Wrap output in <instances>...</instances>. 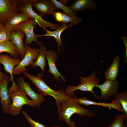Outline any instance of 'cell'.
Here are the masks:
<instances>
[{
	"instance_id": "23",
	"label": "cell",
	"mask_w": 127,
	"mask_h": 127,
	"mask_svg": "<svg viewBox=\"0 0 127 127\" xmlns=\"http://www.w3.org/2000/svg\"><path fill=\"white\" fill-rule=\"evenodd\" d=\"M3 52L9 53L14 58H17L20 56L18 50L10 40L0 43V54Z\"/></svg>"
},
{
	"instance_id": "15",
	"label": "cell",
	"mask_w": 127,
	"mask_h": 127,
	"mask_svg": "<svg viewBox=\"0 0 127 127\" xmlns=\"http://www.w3.org/2000/svg\"><path fill=\"white\" fill-rule=\"evenodd\" d=\"M78 102L79 104L86 106L90 105L100 106L107 107L111 110V108H113L119 112H124L119 101L115 99L112 100L110 103H97L88 100L85 96H84L79 98Z\"/></svg>"
},
{
	"instance_id": "16",
	"label": "cell",
	"mask_w": 127,
	"mask_h": 127,
	"mask_svg": "<svg viewBox=\"0 0 127 127\" xmlns=\"http://www.w3.org/2000/svg\"><path fill=\"white\" fill-rule=\"evenodd\" d=\"M67 24L62 23L60 26L56 30L51 31L46 29V34L44 35H39L36 34L37 37L44 36H51L54 37L58 45V51L59 52L61 51V48L63 49V45L61 40V35L62 32L67 28L71 27L73 25L70 23L68 25Z\"/></svg>"
},
{
	"instance_id": "32",
	"label": "cell",
	"mask_w": 127,
	"mask_h": 127,
	"mask_svg": "<svg viewBox=\"0 0 127 127\" xmlns=\"http://www.w3.org/2000/svg\"><path fill=\"white\" fill-rule=\"evenodd\" d=\"M71 127H76L75 123L71 121Z\"/></svg>"
},
{
	"instance_id": "11",
	"label": "cell",
	"mask_w": 127,
	"mask_h": 127,
	"mask_svg": "<svg viewBox=\"0 0 127 127\" xmlns=\"http://www.w3.org/2000/svg\"><path fill=\"white\" fill-rule=\"evenodd\" d=\"M31 4L42 17L46 15H53L57 9L52 0H35Z\"/></svg>"
},
{
	"instance_id": "28",
	"label": "cell",
	"mask_w": 127,
	"mask_h": 127,
	"mask_svg": "<svg viewBox=\"0 0 127 127\" xmlns=\"http://www.w3.org/2000/svg\"><path fill=\"white\" fill-rule=\"evenodd\" d=\"M22 112L31 127H46L41 123L32 119L25 111H23Z\"/></svg>"
},
{
	"instance_id": "27",
	"label": "cell",
	"mask_w": 127,
	"mask_h": 127,
	"mask_svg": "<svg viewBox=\"0 0 127 127\" xmlns=\"http://www.w3.org/2000/svg\"><path fill=\"white\" fill-rule=\"evenodd\" d=\"M11 31L8 27L4 25L0 32V43L10 40Z\"/></svg>"
},
{
	"instance_id": "5",
	"label": "cell",
	"mask_w": 127,
	"mask_h": 127,
	"mask_svg": "<svg viewBox=\"0 0 127 127\" xmlns=\"http://www.w3.org/2000/svg\"><path fill=\"white\" fill-rule=\"evenodd\" d=\"M24 46L25 55L22 60L14 68L13 75H19L23 72H27L28 70L26 67L31 65L36 61L40 52V49L34 47L31 48L28 44Z\"/></svg>"
},
{
	"instance_id": "14",
	"label": "cell",
	"mask_w": 127,
	"mask_h": 127,
	"mask_svg": "<svg viewBox=\"0 0 127 127\" xmlns=\"http://www.w3.org/2000/svg\"><path fill=\"white\" fill-rule=\"evenodd\" d=\"M11 56L8 55L0 54V64L3 65L6 72L10 74L11 77L9 79V82L12 81V85H15L16 84L14 80L13 71L15 67L18 65L21 60L18 58L13 59Z\"/></svg>"
},
{
	"instance_id": "31",
	"label": "cell",
	"mask_w": 127,
	"mask_h": 127,
	"mask_svg": "<svg viewBox=\"0 0 127 127\" xmlns=\"http://www.w3.org/2000/svg\"><path fill=\"white\" fill-rule=\"evenodd\" d=\"M68 1V0H59V1L62 4L65 5Z\"/></svg>"
},
{
	"instance_id": "26",
	"label": "cell",
	"mask_w": 127,
	"mask_h": 127,
	"mask_svg": "<svg viewBox=\"0 0 127 127\" xmlns=\"http://www.w3.org/2000/svg\"><path fill=\"white\" fill-rule=\"evenodd\" d=\"M127 119L125 114H118L115 116L113 122L107 127H123V121Z\"/></svg>"
},
{
	"instance_id": "18",
	"label": "cell",
	"mask_w": 127,
	"mask_h": 127,
	"mask_svg": "<svg viewBox=\"0 0 127 127\" xmlns=\"http://www.w3.org/2000/svg\"><path fill=\"white\" fill-rule=\"evenodd\" d=\"M53 15L56 21L58 23L67 24L70 23L73 25L77 26L82 21L81 19L77 18L76 16H69L63 12H56Z\"/></svg>"
},
{
	"instance_id": "10",
	"label": "cell",
	"mask_w": 127,
	"mask_h": 127,
	"mask_svg": "<svg viewBox=\"0 0 127 127\" xmlns=\"http://www.w3.org/2000/svg\"><path fill=\"white\" fill-rule=\"evenodd\" d=\"M95 87L99 88L101 91L100 99L107 100L117 93L119 84L116 80H106L103 84H97Z\"/></svg>"
},
{
	"instance_id": "9",
	"label": "cell",
	"mask_w": 127,
	"mask_h": 127,
	"mask_svg": "<svg viewBox=\"0 0 127 127\" xmlns=\"http://www.w3.org/2000/svg\"><path fill=\"white\" fill-rule=\"evenodd\" d=\"M17 82L20 89L31 98L36 106L39 107L41 103L46 101V99L43 95L36 93L32 89L30 84L25 82L22 76L18 78Z\"/></svg>"
},
{
	"instance_id": "29",
	"label": "cell",
	"mask_w": 127,
	"mask_h": 127,
	"mask_svg": "<svg viewBox=\"0 0 127 127\" xmlns=\"http://www.w3.org/2000/svg\"><path fill=\"white\" fill-rule=\"evenodd\" d=\"M8 79L9 77L7 74L2 73L0 70V83Z\"/></svg>"
},
{
	"instance_id": "21",
	"label": "cell",
	"mask_w": 127,
	"mask_h": 127,
	"mask_svg": "<svg viewBox=\"0 0 127 127\" xmlns=\"http://www.w3.org/2000/svg\"><path fill=\"white\" fill-rule=\"evenodd\" d=\"M119 57L116 56L110 66L105 73V78L106 80H116L119 74Z\"/></svg>"
},
{
	"instance_id": "19",
	"label": "cell",
	"mask_w": 127,
	"mask_h": 127,
	"mask_svg": "<svg viewBox=\"0 0 127 127\" xmlns=\"http://www.w3.org/2000/svg\"><path fill=\"white\" fill-rule=\"evenodd\" d=\"M96 5L92 0H77L70 6L73 10L77 12L83 11L87 8L90 10L95 9Z\"/></svg>"
},
{
	"instance_id": "7",
	"label": "cell",
	"mask_w": 127,
	"mask_h": 127,
	"mask_svg": "<svg viewBox=\"0 0 127 127\" xmlns=\"http://www.w3.org/2000/svg\"><path fill=\"white\" fill-rule=\"evenodd\" d=\"M37 24V22L35 20L30 18L26 21L15 27L12 31L19 30H21L24 33L26 36V40L24 44V45L28 44L30 45L32 42L34 41L40 46L42 45V43L37 41V37L33 31L34 28Z\"/></svg>"
},
{
	"instance_id": "24",
	"label": "cell",
	"mask_w": 127,
	"mask_h": 127,
	"mask_svg": "<svg viewBox=\"0 0 127 127\" xmlns=\"http://www.w3.org/2000/svg\"><path fill=\"white\" fill-rule=\"evenodd\" d=\"M113 98L118 100L127 117V91H123L119 93L112 96Z\"/></svg>"
},
{
	"instance_id": "35",
	"label": "cell",
	"mask_w": 127,
	"mask_h": 127,
	"mask_svg": "<svg viewBox=\"0 0 127 127\" xmlns=\"http://www.w3.org/2000/svg\"><path fill=\"white\" fill-rule=\"evenodd\" d=\"M50 127H61L60 126H51Z\"/></svg>"
},
{
	"instance_id": "22",
	"label": "cell",
	"mask_w": 127,
	"mask_h": 127,
	"mask_svg": "<svg viewBox=\"0 0 127 127\" xmlns=\"http://www.w3.org/2000/svg\"><path fill=\"white\" fill-rule=\"evenodd\" d=\"M40 52L35 61L31 65V67L36 69L38 67H40L42 70L41 74L43 75L44 71V68L46 65L45 58L46 57L47 50L46 48L42 45L40 46Z\"/></svg>"
},
{
	"instance_id": "6",
	"label": "cell",
	"mask_w": 127,
	"mask_h": 127,
	"mask_svg": "<svg viewBox=\"0 0 127 127\" xmlns=\"http://www.w3.org/2000/svg\"><path fill=\"white\" fill-rule=\"evenodd\" d=\"M35 1L30 0L23 4L20 8V10L27 14L30 18L35 20L44 30L48 27L52 29L56 30L60 26L59 24H53L45 20L33 10L31 4Z\"/></svg>"
},
{
	"instance_id": "3",
	"label": "cell",
	"mask_w": 127,
	"mask_h": 127,
	"mask_svg": "<svg viewBox=\"0 0 127 127\" xmlns=\"http://www.w3.org/2000/svg\"><path fill=\"white\" fill-rule=\"evenodd\" d=\"M8 91L12 100L9 114L12 115H19L23 106L25 105H28L32 107L36 106L34 102L27 98L25 93L20 89L19 87L12 90H8Z\"/></svg>"
},
{
	"instance_id": "12",
	"label": "cell",
	"mask_w": 127,
	"mask_h": 127,
	"mask_svg": "<svg viewBox=\"0 0 127 127\" xmlns=\"http://www.w3.org/2000/svg\"><path fill=\"white\" fill-rule=\"evenodd\" d=\"M46 58L49 67L48 72L53 75L54 79L56 80L60 81V77L65 82L66 80L64 77L59 71L56 64V62L58 58L57 52L52 50L47 51Z\"/></svg>"
},
{
	"instance_id": "30",
	"label": "cell",
	"mask_w": 127,
	"mask_h": 127,
	"mask_svg": "<svg viewBox=\"0 0 127 127\" xmlns=\"http://www.w3.org/2000/svg\"><path fill=\"white\" fill-rule=\"evenodd\" d=\"M121 38L122 39L123 41V43L126 46V49L125 52H127V38L125 36L121 37Z\"/></svg>"
},
{
	"instance_id": "17",
	"label": "cell",
	"mask_w": 127,
	"mask_h": 127,
	"mask_svg": "<svg viewBox=\"0 0 127 127\" xmlns=\"http://www.w3.org/2000/svg\"><path fill=\"white\" fill-rule=\"evenodd\" d=\"M25 35L24 33L20 30H15L11 32L10 40L18 50L22 59L25 54L24 45L23 43Z\"/></svg>"
},
{
	"instance_id": "2",
	"label": "cell",
	"mask_w": 127,
	"mask_h": 127,
	"mask_svg": "<svg viewBox=\"0 0 127 127\" xmlns=\"http://www.w3.org/2000/svg\"><path fill=\"white\" fill-rule=\"evenodd\" d=\"M22 73L34 85L40 94L43 96L48 95L52 97L55 99L56 104L68 96L63 90L55 91L51 89L44 81L42 78L43 75L38 73L37 76H34L26 72Z\"/></svg>"
},
{
	"instance_id": "4",
	"label": "cell",
	"mask_w": 127,
	"mask_h": 127,
	"mask_svg": "<svg viewBox=\"0 0 127 127\" xmlns=\"http://www.w3.org/2000/svg\"><path fill=\"white\" fill-rule=\"evenodd\" d=\"M80 78L81 83L79 85L77 86L69 85L67 87L65 92L66 95L69 96H74L75 95L74 92L78 90L83 91H89L100 100L99 97L95 93L93 90V88L96 85L100 83L99 79L96 76L95 71H94L88 77H80Z\"/></svg>"
},
{
	"instance_id": "13",
	"label": "cell",
	"mask_w": 127,
	"mask_h": 127,
	"mask_svg": "<svg viewBox=\"0 0 127 127\" xmlns=\"http://www.w3.org/2000/svg\"><path fill=\"white\" fill-rule=\"evenodd\" d=\"M9 79L5 80L0 83V101L3 111L5 114H9L11 104V98L8 88Z\"/></svg>"
},
{
	"instance_id": "20",
	"label": "cell",
	"mask_w": 127,
	"mask_h": 127,
	"mask_svg": "<svg viewBox=\"0 0 127 127\" xmlns=\"http://www.w3.org/2000/svg\"><path fill=\"white\" fill-rule=\"evenodd\" d=\"M30 18L23 12L15 14L11 17L7 21L5 26L10 29L11 32L15 26L27 20Z\"/></svg>"
},
{
	"instance_id": "1",
	"label": "cell",
	"mask_w": 127,
	"mask_h": 127,
	"mask_svg": "<svg viewBox=\"0 0 127 127\" xmlns=\"http://www.w3.org/2000/svg\"><path fill=\"white\" fill-rule=\"evenodd\" d=\"M77 95L68 96L56 104L58 107L57 113L59 121H64L71 127L70 117L75 114L80 117H92L96 114L92 111L83 108L78 102Z\"/></svg>"
},
{
	"instance_id": "8",
	"label": "cell",
	"mask_w": 127,
	"mask_h": 127,
	"mask_svg": "<svg viewBox=\"0 0 127 127\" xmlns=\"http://www.w3.org/2000/svg\"><path fill=\"white\" fill-rule=\"evenodd\" d=\"M16 0H0V22L5 25L8 20L17 14Z\"/></svg>"
},
{
	"instance_id": "25",
	"label": "cell",
	"mask_w": 127,
	"mask_h": 127,
	"mask_svg": "<svg viewBox=\"0 0 127 127\" xmlns=\"http://www.w3.org/2000/svg\"><path fill=\"white\" fill-rule=\"evenodd\" d=\"M57 9L62 10L64 13L70 16H76L77 12L73 10L71 8L70 6L64 5L59 1L56 0H52Z\"/></svg>"
},
{
	"instance_id": "34",
	"label": "cell",
	"mask_w": 127,
	"mask_h": 127,
	"mask_svg": "<svg viewBox=\"0 0 127 127\" xmlns=\"http://www.w3.org/2000/svg\"><path fill=\"white\" fill-rule=\"evenodd\" d=\"M123 127H127V123H125L123 124Z\"/></svg>"
},
{
	"instance_id": "33",
	"label": "cell",
	"mask_w": 127,
	"mask_h": 127,
	"mask_svg": "<svg viewBox=\"0 0 127 127\" xmlns=\"http://www.w3.org/2000/svg\"><path fill=\"white\" fill-rule=\"evenodd\" d=\"M4 25L2 24L0 22V32L4 28Z\"/></svg>"
}]
</instances>
